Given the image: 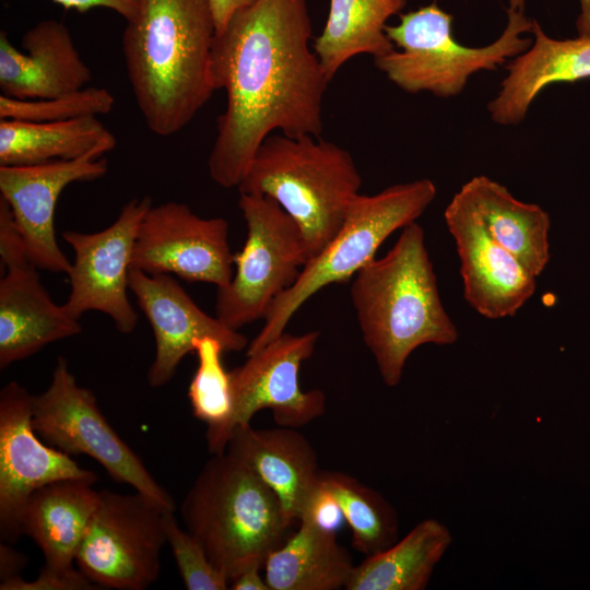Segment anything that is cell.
Instances as JSON below:
<instances>
[{"instance_id": "6da1fadb", "label": "cell", "mask_w": 590, "mask_h": 590, "mask_svg": "<svg viewBox=\"0 0 590 590\" xmlns=\"http://www.w3.org/2000/svg\"><path fill=\"white\" fill-rule=\"evenodd\" d=\"M311 31L307 0H257L215 35L211 79L227 95L208 160L219 186L237 188L275 130L288 137L322 133L330 81L310 49Z\"/></svg>"}, {"instance_id": "7a4b0ae2", "label": "cell", "mask_w": 590, "mask_h": 590, "mask_svg": "<svg viewBox=\"0 0 590 590\" xmlns=\"http://www.w3.org/2000/svg\"><path fill=\"white\" fill-rule=\"evenodd\" d=\"M215 35L209 0H141L127 22V76L154 134L182 130L215 92L210 72Z\"/></svg>"}, {"instance_id": "3957f363", "label": "cell", "mask_w": 590, "mask_h": 590, "mask_svg": "<svg viewBox=\"0 0 590 590\" xmlns=\"http://www.w3.org/2000/svg\"><path fill=\"white\" fill-rule=\"evenodd\" d=\"M350 293L363 342L388 387L402 378L410 355L424 344L451 345L458 329L447 314L423 228L410 223L393 247L354 276Z\"/></svg>"}, {"instance_id": "277c9868", "label": "cell", "mask_w": 590, "mask_h": 590, "mask_svg": "<svg viewBox=\"0 0 590 590\" xmlns=\"http://www.w3.org/2000/svg\"><path fill=\"white\" fill-rule=\"evenodd\" d=\"M361 186L352 155L340 145L308 134L271 133L237 189L278 202L300 228L310 258L339 231Z\"/></svg>"}, {"instance_id": "5b68a950", "label": "cell", "mask_w": 590, "mask_h": 590, "mask_svg": "<svg viewBox=\"0 0 590 590\" xmlns=\"http://www.w3.org/2000/svg\"><path fill=\"white\" fill-rule=\"evenodd\" d=\"M180 515L186 530L229 581L250 563L264 564L290 527L276 495L227 451L204 463Z\"/></svg>"}, {"instance_id": "8992f818", "label": "cell", "mask_w": 590, "mask_h": 590, "mask_svg": "<svg viewBox=\"0 0 590 590\" xmlns=\"http://www.w3.org/2000/svg\"><path fill=\"white\" fill-rule=\"evenodd\" d=\"M387 24L394 45L389 54L374 58L377 69L402 91L427 92L441 98L460 94L469 79L482 70H496L506 60L526 51L532 43L533 20L521 10H507V23L498 38L482 47L460 44L452 33L453 17L437 1L399 14Z\"/></svg>"}, {"instance_id": "52a82bcc", "label": "cell", "mask_w": 590, "mask_h": 590, "mask_svg": "<svg viewBox=\"0 0 590 590\" xmlns=\"http://www.w3.org/2000/svg\"><path fill=\"white\" fill-rule=\"evenodd\" d=\"M436 193L435 184L422 178L389 186L376 194H357L335 235L308 259L296 282L273 300L246 354L282 334L292 317L317 292L353 278L393 232L416 222Z\"/></svg>"}, {"instance_id": "ba28073f", "label": "cell", "mask_w": 590, "mask_h": 590, "mask_svg": "<svg viewBox=\"0 0 590 590\" xmlns=\"http://www.w3.org/2000/svg\"><path fill=\"white\" fill-rule=\"evenodd\" d=\"M239 194L247 237L234 256L229 283L217 288L215 298V317L233 330L264 319L273 300L296 282L309 259L300 228L278 202Z\"/></svg>"}, {"instance_id": "9c48e42d", "label": "cell", "mask_w": 590, "mask_h": 590, "mask_svg": "<svg viewBox=\"0 0 590 590\" xmlns=\"http://www.w3.org/2000/svg\"><path fill=\"white\" fill-rule=\"evenodd\" d=\"M32 411L33 427L46 444L69 456L93 458L115 482L128 484L163 508L175 510L172 495L114 430L94 393L76 382L66 358L58 357L48 388L33 396Z\"/></svg>"}, {"instance_id": "30bf717a", "label": "cell", "mask_w": 590, "mask_h": 590, "mask_svg": "<svg viewBox=\"0 0 590 590\" xmlns=\"http://www.w3.org/2000/svg\"><path fill=\"white\" fill-rule=\"evenodd\" d=\"M99 494L75 555L78 568L98 588L144 590L160 576L167 509L137 491Z\"/></svg>"}, {"instance_id": "8fae6325", "label": "cell", "mask_w": 590, "mask_h": 590, "mask_svg": "<svg viewBox=\"0 0 590 590\" xmlns=\"http://www.w3.org/2000/svg\"><path fill=\"white\" fill-rule=\"evenodd\" d=\"M152 205L150 197L134 198L99 232L62 233L74 252L68 273L71 290L62 304L72 318L79 320L84 312L96 310L107 315L121 333L135 329L139 318L127 295L129 271L140 224Z\"/></svg>"}, {"instance_id": "7c38bea8", "label": "cell", "mask_w": 590, "mask_h": 590, "mask_svg": "<svg viewBox=\"0 0 590 590\" xmlns=\"http://www.w3.org/2000/svg\"><path fill=\"white\" fill-rule=\"evenodd\" d=\"M234 256L225 219H203L187 204L172 201L148 210L137 234L131 268L220 288L234 274Z\"/></svg>"}, {"instance_id": "4fadbf2b", "label": "cell", "mask_w": 590, "mask_h": 590, "mask_svg": "<svg viewBox=\"0 0 590 590\" xmlns=\"http://www.w3.org/2000/svg\"><path fill=\"white\" fill-rule=\"evenodd\" d=\"M319 334L284 331L229 371L233 411L224 433L226 446L234 427L250 424L261 410H270L278 425L291 428L303 427L324 413V393L304 391L298 380L299 368L314 354Z\"/></svg>"}, {"instance_id": "5bb4252c", "label": "cell", "mask_w": 590, "mask_h": 590, "mask_svg": "<svg viewBox=\"0 0 590 590\" xmlns=\"http://www.w3.org/2000/svg\"><path fill=\"white\" fill-rule=\"evenodd\" d=\"M32 399L16 381L0 392V535L5 543L22 534L21 514L36 489L67 479L97 481L71 456L40 441L32 423Z\"/></svg>"}, {"instance_id": "9a60e30c", "label": "cell", "mask_w": 590, "mask_h": 590, "mask_svg": "<svg viewBox=\"0 0 590 590\" xmlns=\"http://www.w3.org/2000/svg\"><path fill=\"white\" fill-rule=\"evenodd\" d=\"M108 170L97 154L36 165L0 166V197L9 204L30 261L40 270L69 273L71 261L58 245L55 212L73 182L93 181Z\"/></svg>"}, {"instance_id": "2e32d148", "label": "cell", "mask_w": 590, "mask_h": 590, "mask_svg": "<svg viewBox=\"0 0 590 590\" xmlns=\"http://www.w3.org/2000/svg\"><path fill=\"white\" fill-rule=\"evenodd\" d=\"M444 219L456 241L467 303L487 319L515 316L533 296L536 278L489 236L459 192Z\"/></svg>"}, {"instance_id": "e0dca14e", "label": "cell", "mask_w": 590, "mask_h": 590, "mask_svg": "<svg viewBox=\"0 0 590 590\" xmlns=\"http://www.w3.org/2000/svg\"><path fill=\"white\" fill-rule=\"evenodd\" d=\"M128 285L155 339V357L148 373L151 387H162L173 378L182 358L194 352L198 339L215 338L226 352L248 346L243 333L203 311L170 274H149L131 268Z\"/></svg>"}, {"instance_id": "ac0fdd59", "label": "cell", "mask_w": 590, "mask_h": 590, "mask_svg": "<svg viewBox=\"0 0 590 590\" xmlns=\"http://www.w3.org/2000/svg\"><path fill=\"white\" fill-rule=\"evenodd\" d=\"M25 52L0 32V91L19 99L59 96L86 86L92 72L81 58L68 27L60 21H39L22 37Z\"/></svg>"}, {"instance_id": "d6986e66", "label": "cell", "mask_w": 590, "mask_h": 590, "mask_svg": "<svg viewBox=\"0 0 590 590\" xmlns=\"http://www.w3.org/2000/svg\"><path fill=\"white\" fill-rule=\"evenodd\" d=\"M0 280V368L81 332L78 319L52 302L28 258L4 266Z\"/></svg>"}, {"instance_id": "ffe728a7", "label": "cell", "mask_w": 590, "mask_h": 590, "mask_svg": "<svg viewBox=\"0 0 590 590\" xmlns=\"http://www.w3.org/2000/svg\"><path fill=\"white\" fill-rule=\"evenodd\" d=\"M225 451L271 488L288 526L298 520L308 496L319 484L321 471L314 447L297 428L236 426Z\"/></svg>"}, {"instance_id": "44dd1931", "label": "cell", "mask_w": 590, "mask_h": 590, "mask_svg": "<svg viewBox=\"0 0 590 590\" xmlns=\"http://www.w3.org/2000/svg\"><path fill=\"white\" fill-rule=\"evenodd\" d=\"M531 46L507 66L497 95L488 102L491 119L502 126L524 120L536 96L547 86L590 78V36L556 39L533 20Z\"/></svg>"}, {"instance_id": "7402d4cb", "label": "cell", "mask_w": 590, "mask_h": 590, "mask_svg": "<svg viewBox=\"0 0 590 590\" xmlns=\"http://www.w3.org/2000/svg\"><path fill=\"white\" fill-rule=\"evenodd\" d=\"M94 483L61 480L36 489L27 499L20 518L21 533L40 547L45 567L74 569L78 548L101 499Z\"/></svg>"}, {"instance_id": "603a6c76", "label": "cell", "mask_w": 590, "mask_h": 590, "mask_svg": "<svg viewBox=\"0 0 590 590\" xmlns=\"http://www.w3.org/2000/svg\"><path fill=\"white\" fill-rule=\"evenodd\" d=\"M489 236L538 278L550 259V214L540 205L515 198L492 178L472 177L458 191Z\"/></svg>"}, {"instance_id": "cb8c5ba5", "label": "cell", "mask_w": 590, "mask_h": 590, "mask_svg": "<svg viewBox=\"0 0 590 590\" xmlns=\"http://www.w3.org/2000/svg\"><path fill=\"white\" fill-rule=\"evenodd\" d=\"M116 144L114 133L94 116L52 122L0 119V166L103 156Z\"/></svg>"}, {"instance_id": "d4e9b609", "label": "cell", "mask_w": 590, "mask_h": 590, "mask_svg": "<svg viewBox=\"0 0 590 590\" xmlns=\"http://www.w3.org/2000/svg\"><path fill=\"white\" fill-rule=\"evenodd\" d=\"M270 590H339L354 565L337 532L299 521L298 530L266 558Z\"/></svg>"}, {"instance_id": "484cf974", "label": "cell", "mask_w": 590, "mask_h": 590, "mask_svg": "<svg viewBox=\"0 0 590 590\" xmlns=\"http://www.w3.org/2000/svg\"><path fill=\"white\" fill-rule=\"evenodd\" d=\"M451 543L447 526L425 519L385 551L354 566L345 589L424 590Z\"/></svg>"}, {"instance_id": "4316f807", "label": "cell", "mask_w": 590, "mask_h": 590, "mask_svg": "<svg viewBox=\"0 0 590 590\" xmlns=\"http://www.w3.org/2000/svg\"><path fill=\"white\" fill-rule=\"evenodd\" d=\"M405 5L406 0H330L324 27L312 44L329 81L357 55L376 58L392 51L385 27Z\"/></svg>"}, {"instance_id": "83f0119b", "label": "cell", "mask_w": 590, "mask_h": 590, "mask_svg": "<svg viewBox=\"0 0 590 590\" xmlns=\"http://www.w3.org/2000/svg\"><path fill=\"white\" fill-rule=\"evenodd\" d=\"M320 481L337 498L357 552L370 556L399 540L398 514L381 493L342 472L322 471Z\"/></svg>"}, {"instance_id": "f1b7e54d", "label": "cell", "mask_w": 590, "mask_h": 590, "mask_svg": "<svg viewBox=\"0 0 590 590\" xmlns=\"http://www.w3.org/2000/svg\"><path fill=\"white\" fill-rule=\"evenodd\" d=\"M198 367L188 388L193 415L206 424L205 439L211 455L226 450L224 433L233 411V391L229 371L222 363L225 351L215 338L194 341Z\"/></svg>"}, {"instance_id": "f546056e", "label": "cell", "mask_w": 590, "mask_h": 590, "mask_svg": "<svg viewBox=\"0 0 590 590\" xmlns=\"http://www.w3.org/2000/svg\"><path fill=\"white\" fill-rule=\"evenodd\" d=\"M115 105L114 95L104 87L85 86L59 96L19 99L0 94V119L52 122L106 115Z\"/></svg>"}, {"instance_id": "4dcf8cb0", "label": "cell", "mask_w": 590, "mask_h": 590, "mask_svg": "<svg viewBox=\"0 0 590 590\" xmlns=\"http://www.w3.org/2000/svg\"><path fill=\"white\" fill-rule=\"evenodd\" d=\"M174 510H165L163 524L178 571L188 590H225L228 578L209 559L204 548L187 530L179 527Z\"/></svg>"}, {"instance_id": "1f68e13d", "label": "cell", "mask_w": 590, "mask_h": 590, "mask_svg": "<svg viewBox=\"0 0 590 590\" xmlns=\"http://www.w3.org/2000/svg\"><path fill=\"white\" fill-rule=\"evenodd\" d=\"M1 590H93L99 589L78 568L56 570L43 567L36 579L26 581L19 576L2 581Z\"/></svg>"}, {"instance_id": "d6a6232c", "label": "cell", "mask_w": 590, "mask_h": 590, "mask_svg": "<svg viewBox=\"0 0 590 590\" xmlns=\"http://www.w3.org/2000/svg\"><path fill=\"white\" fill-rule=\"evenodd\" d=\"M344 519L334 495L321 483L310 493L303 506L298 521L337 532Z\"/></svg>"}, {"instance_id": "836d02e7", "label": "cell", "mask_w": 590, "mask_h": 590, "mask_svg": "<svg viewBox=\"0 0 590 590\" xmlns=\"http://www.w3.org/2000/svg\"><path fill=\"white\" fill-rule=\"evenodd\" d=\"M64 9L85 13L95 8H105L121 15L126 22L132 20L140 7L141 0H51Z\"/></svg>"}, {"instance_id": "e575fe53", "label": "cell", "mask_w": 590, "mask_h": 590, "mask_svg": "<svg viewBox=\"0 0 590 590\" xmlns=\"http://www.w3.org/2000/svg\"><path fill=\"white\" fill-rule=\"evenodd\" d=\"M216 34L221 33L232 16L250 5H252L257 0H209Z\"/></svg>"}, {"instance_id": "d590c367", "label": "cell", "mask_w": 590, "mask_h": 590, "mask_svg": "<svg viewBox=\"0 0 590 590\" xmlns=\"http://www.w3.org/2000/svg\"><path fill=\"white\" fill-rule=\"evenodd\" d=\"M261 562H253L241 569L231 581L234 590H270L264 577L260 575Z\"/></svg>"}, {"instance_id": "8d00e7d4", "label": "cell", "mask_w": 590, "mask_h": 590, "mask_svg": "<svg viewBox=\"0 0 590 590\" xmlns=\"http://www.w3.org/2000/svg\"><path fill=\"white\" fill-rule=\"evenodd\" d=\"M27 563V557L12 548L5 542L0 544V579L1 582L19 576Z\"/></svg>"}, {"instance_id": "74e56055", "label": "cell", "mask_w": 590, "mask_h": 590, "mask_svg": "<svg viewBox=\"0 0 590 590\" xmlns=\"http://www.w3.org/2000/svg\"><path fill=\"white\" fill-rule=\"evenodd\" d=\"M580 13L576 21L579 36H590V0H579Z\"/></svg>"}, {"instance_id": "f35d334b", "label": "cell", "mask_w": 590, "mask_h": 590, "mask_svg": "<svg viewBox=\"0 0 590 590\" xmlns=\"http://www.w3.org/2000/svg\"><path fill=\"white\" fill-rule=\"evenodd\" d=\"M508 1H509V8L508 9L523 11L526 0H508Z\"/></svg>"}]
</instances>
